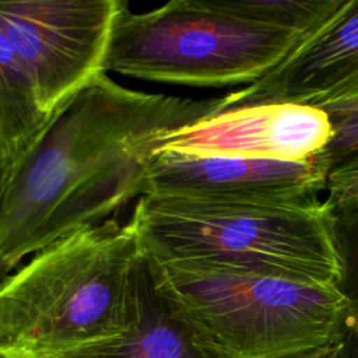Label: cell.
<instances>
[{
  "label": "cell",
  "instance_id": "cell-4",
  "mask_svg": "<svg viewBox=\"0 0 358 358\" xmlns=\"http://www.w3.org/2000/svg\"><path fill=\"white\" fill-rule=\"evenodd\" d=\"M145 256L158 288L211 358H287L341 341L347 301L337 284Z\"/></svg>",
  "mask_w": 358,
  "mask_h": 358
},
{
  "label": "cell",
  "instance_id": "cell-2",
  "mask_svg": "<svg viewBox=\"0 0 358 358\" xmlns=\"http://www.w3.org/2000/svg\"><path fill=\"white\" fill-rule=\"evenodd\" d=\"M141 257L131 217L29 256L0 282V354L67 358L129 331L138 317Z\"/></svg>",
  "mask_w": 358,
  "mask_h": 358
},
{
  "label": "cell",
  "instance_id": "cell-9",
  "mask_svg": "<svg viewBox=\"0 0 358 358\" xmlns=\"http://www.w3.org/2000/svg\"><path fill=\"white\" fill-rule=\"evenodd\" d=\"M355 91H358V0H348L319 32L264 77L222 95L221 110L260 103L320 108Z\"/></svg>",
  "mask_w": 358,
  "mask_h": 358
},
{
  "label": "cell",
  "instance_id": "cell-1",
  "mask_svg": "<svg viewBox=\"0 0 358 358\" xmlns=\"http://www.w3.org/2000/svg\"><path fill=\"white\" fill-rule=\"evenodd\" d=\"M222 109L208 99L151 94L98 76L57 108L0 194V267L83 228L116 218L147 193L162 140Z\"/></svg>",
  "mask_w": 358,
  "mask_h": 358
},
{
  "label": "cell",
  "instance_id": "cell-12",
  "mask_svg": "<svg viewBox=\"0 0 358 358\" xmlns=\"http://www.w3.org/2000/svg\"><path fill=\"white\" fill-rule=\"evenodd\" d=\"M323 109L330 120L327 145L313 158L327 175L358 158V91L329 102Z\"/></svg>",
  "mask_w": 358,
  "mask_h": 358
},
{
  "label": "cell",
  "instance_id": "cell-6",
  "mask_svg": "<svg viewBox=\"0 0 358 358\" xmlns=\"http://www.w3.org/2000/svg\"><path fill=\"white\" fill-rule=\"evenodd\" d=\"M122 0H0V29L50 115L98 76Z\"/></svg>",
  "mask_w": 358,
  "mask_h": 358
},
{
  "label": "cell",
  "instance_id": "cell-16",
  "mask_svg": "<svg viewBox=\"0 0 358 358\" xmlns=\"http://www.w3.org/2000/svg\"><path fill=\"white\" fill-rule=\"evenodd\" d=\"M4 183H6V179H4V175H3V172H1V169H0V194H1V192H3Z\"/></svg>",
  "mask_w": 358,
  "mask_h": 358
},
{
  "label": "cell",
  "instance_id": "cell-7",
  "mask_svg": "<svg viewBox=\"0 0 358 358\" xmlns=\"http://www.w3.org/2000/svg\"><path fill=\"white\" fill-rule=\"evenodd\" d=\"M326 112L296 103H260L231 108L203 117L162 140L159 150L192 155L303 162L329 143Z\"/></svg>",
  "mask_w": 358,
  "mask_h": 358
},
{
  "label": "cell",
  "instance_id": "cell-8",
  "mask_svg": "<svg viewBox=\"0 0 358 358\" xmlns=\"http://www.w3.org/2000/svg\"><path fill=\"white\" fill-rule=\"evenodd\" d=\"M327 172L315 161L285 162L159 150L150 169L147 193L313 206L322 203Z\"/></svg>",
  "mask_w": 358,
  "mask_h": 358
},
{
  "label": "cell",
  "instance_id": "cell-18",
  "mask_svg": "<svg viewBox=\"0 0 358 358\" xmlns=\"http://www.w3.org/2000/svg\"><path fill=\"white\" fill-rule=\"evenodd\" d=\"M0 358H8V357H6V355H1V354H0Z\"/></svg>",
  "mask_w": 358,
  "mask_h": 358
},
{
  "label": "cell",
  "instance_id": "cell-15",
  "mask_svg": "<svg viewBox=\"0 0 358 358\" xmlns=\"http://www.w3.org/2000/svg\"><path fill=\"white\" fill-rule=\"evenodd\" d=\"M341 354V341L333 343L329 345H323L315 350L298 352L294 355H289L287 358H340Z\"/></svg>",
  "mask_w": 358,
  "mask_h": 358
},
{
  "label": "cell",
  "instance_id": "cell-14",
  "mask_svg": "<svg viewBox=\"0 0 358 358\" xmlns=\"http://www.w3.org/2000/svg\"><path fill=\"white\" fill-rule=\"evenodd\" d=\"M327 197L324 203L331 213L358 206V158L344 164L327 175Z\"/></svg>",
  "mask_w": 358,
  "mask_h": 358
},
{
  "label": "cell",
  "instance_id": "cell-10",
  "mask_svg": "<svg viewBox=\"0 0 358 358\" xmlns=\"http://www.w3.org/2000/svg\"><path fill=\"white\" fill-rule=\"evenodd\" d=\"M67 358H211L194 340L172 302L158 288L143 250L140 309L124 334L81 350Z\"/></svg>",
  "mask_w": 358,
  "mask_h": 358
},
{
  "label": "cell",
  "instance_id": "cell-3",
  "mask_svg": "<svg viewBox=\"0 0 358 358\" xmlns=\"http://www.w3.org/2000/svg\"><path fill=\"white\" fill-rule=\"evenodd\" d=\"M131 220L143 250L159 263H192L305 282L337 284L341 266L324 200L260 204L148 193Z\"/></svg>",
  "mask_w": 358,
  "mask_h": 358
},
{
  "label": "cell",
  "instance_id": "cell-13",
  "mask_svg": "<svg viewBox=\"0 0 358 358\" xmlns=\"http://www.w3.org/2000/svg\"><path fill=\"white\" fill-rule=\"evenodd\" d=\"M337 287L347 301L340 358H358V268L343 270Z\"/></svg>",
  "mask_w": 358,
  "mask_h": 358
},
{
  "label": "cell",
  "instance_id": "cell-5",
  "mask_svg": "<svg viewBox=\"0 0 358 358\" xmlns=\"http://www.w3.org/2000/svg\"><path fill=\"white\" fill-rule=\"evenodd\" d=\"M313 35L246 20L221 0H173L144 13L126 4L112 32L106 73L187 87L249 85Z\"/></svg>",
  "mask_w": 358,
  "mask_h": 358
},
{
  "label": "cell",
  "instance_id": "cell-17",
  "mask_svg": "<svg viewBox=\"0 0 358 358\" xmlns=\"http://www.w3.org/2000/svg\"><path fill=\"white\" fill-rule=\"evenodd\" d=\"M8 274H10V273H7L6 270H3V268L0 267V282H1V281H3Z\"/></svg>",
  "mask_w": 358,
  "mask_h": 358
},
{
  "label": "cell",
  "instance_id": "cell-11",
  "mask_svg": "<svg viewBox=\"0 0 358 358\" xmlns=\"http://www.w3.org/2000/svg\"><path fill=\"white\" fill-rule=\"evenodd\" d=\"M48 120L25 66L0 29V169L6 180Z\"/></svg>",
  "mask_w": 358,
  "mask_h": 358
}]
</instances>
